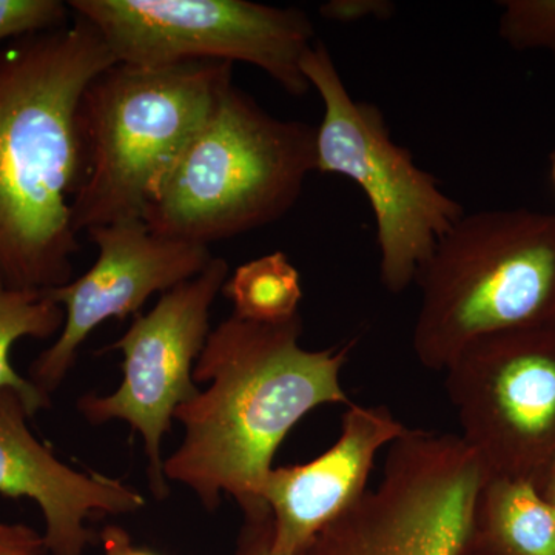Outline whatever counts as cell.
I'll use <instances>...</instances> for the list:
<instances>
[{"mask_svg":"<svg viewBox=\"0 0 555 555\" xmlns=\"http://www.w3.org/2000/svg\"><path fill=\"white\" fill-rule=\"evenodd\" d=\"M64 320V309L47 292L11 287L0 275V390H14L30 418L50 406V396L14 371L11 349L22 338L47 339L61 334Z\"/></svg>","mask_w":555,"mask_h":555,"instance_id":"9a60e30c","label":"cell"},{"mask_svg":"<svg viewBox=\"0 0 555 555\" xmlns=\"http://www.w3.org/2000/svg\"><path fill=\"white\" fill-rule=\"evenodd\" d=\"M459 555H555V511L532 480L488 478Z\"/></svg>","mask_w":555,"mask_h":555,"instance_id":"5bb4252c","label":"cell"},{"mask_svg":"<svg viewBox=\"0 0 555 555\" xmlns=\"http://www.w3.org/2000/svg\"><path fill=\"white\" fill-rule=\"evenodd\" d=\"M225 259L214 258L198 276L160 295L155 308L137 315L129 331L109 346L122 353V379L115 392L80 398L91 425L126 422L144 443L150 491L169 495L163 440L181 404L198 393L193 369L210 335V309L229 278Z\"/></svg>","mask_w":555,"mask_h":555,"instance_id":"30bf717a","label":"cell"},{"mask_svg":"<svg viewBox=\"0 0 555 555\" xmlns=\"http://www.w3.org/2000/svg\"><path fill=\"white\" fill-rule=\"evenodd\" d=\"M69 21L72 10L60 0H0V46L56 30Z\"/></svg>","mask_w":555,"mask_h":555,"instance_id":"ac0fdd59","label":"cell"},{"mask_svg":"<svg viewBox=\"0 0 555 555\" xmlns=\"http://www.w3.org/2000/svg\"><path fill=\"white\" fill-rule=\"evenodd\" d=\"M396 5L387 0H331L320 7L324 20L337 24H356L366 20H387Z\"/></svg>","mask_w":555,"mask_h":555,"instance_id":"d6986e66","label":"cell"},{"mask_svg":"<svg viewBox=\"0 0 555 555\" xmlns=\"http://www.w3.org/2000/svg\"><path fill=\"white\" fill-rule=\"evenodd\" d=\"M312 171L315 127L270 115L233 82L156 189L144 222L208 247L286 217Z\"/></svg>","mask_w":555,"mask_h":555,"instance_id":"277c9868","label":"cell"},{"mask_svg":"<svg viewBox=\"0 0 555 555\" xmlns=\"http://www.w3.org/2000/svg\"><path fill=\"white\" fill-rule=\"evenodd\" d=\"M232 83L233 64L218 61L169 67L116 62L91 80L78 109L76 232L144 221L156 189Z\"/></svg>","mask_w":555,"mask_h":555,"instance_id":"3957f363","label":"cell"},{"mask_svg":"<svg viewBox=\"0 0 555 555\" xmlns=\"http://www.w3.org/2000/svg\"><path fill=\"white\" fill-rule=\"evenodd\" d=\"M389 408L350 403L338 440L302 465L273 467L261 500L273 525V550L306 555L318 535L367 492L375 459L408 433Z\"/></svg>","mask_w":555,"mask_h":555,"instance_id":"7c38bea8","label":"cell"},{"mask_svg":"<svg viewBox=\"0 0 555 555\" xmlns=\"http://www.w3.org/2000/svg\"><path fill=\"white\" fill-rule=\"evenodd\" d=\"M98 258L83 275L46 291L64 309L60 337L30 367V382L51 396L75 366L80 346L104 321L137 315L210 264V248L153 232L142 219L87 230Z\"/></svg>","mask_w":555,"mask_h":555,"instance_id":"8fae6325","label":"cell"},{"mask_svg":"<svg viewBox=\"0 0 555 555\" xmlns=\"http://www.w3.org/2000/svg\"><path fill=\"white\" fill-rule=\"evenodd\" d=\"M104 540L108 555H156L147 550L130 546L129 539L119 529L108 528Z\"/></svg>","mask_w":555,"mask_h":555,"instance_id":"603a6c76","label":"cell"},{"mask_svg":"<svg viewBox=\"0 0 555 555\" xmlns=\"http://www.w3.org/2000/svg\"><path fill=\"white\" fill-rule=\"evenodd\" d=\"M238 542L233 555H281L273 550V525L269 509L243 514Z\"/></svg>","mask_w":555,"mask_h":555,"instance_id":"ffe728a7","label":"cell"},{"mask_svg":"<svg viewBox=\"0 0 555 555\" xmlns=\"http://www.w3.org/2000/svg\"><path fill=\"white\" fill-rule=\"evenodd\" d=\"M30 418L14 390H0V495L38 503L47 553L83 555L93 542L87 520L134 514L141 492L118 478L83 474L54 456L28 429Z\"/></svg>","mask_w":555,"mask_h":555,"instance_id":"4fadbf2b","label":"cell"},{"mask_svg":"<svg viewBox=\"0 0 555 555\" xmlns=\"http://www.w3.org/2000/svg\"><path fill=\"white\" fill-rule=\"evenodd\" d=\"M537 492L555 511V455L532 478Z\"/></svg>","mask_w":555,"mask_h":555,"instance_id":"7402d4cb","label":"cell"},{"mask_svg":"<svg viewBox=\"0 0 555 555\" xmlns=\"http://www.w3.org/2000/svg\"><path fill=\"white\" fill-rule=\"evenodd\" d=\"M222 294L233 317L248 323L283 324L299 317L301 276L283 251L244 262L229 275Z\"/></svg>","mask_w":555,"mask_h":555,"instance_id":"2e32d148","label":"cell"},{"mask_svg":"<svg viewBox=\"0 0 555 555\" xmlns=\"http://www.w3.org/2000/svg\"><path fill=\"white\" fill-rule=\"evenodd\" d=\"M500 5L499 33L507 46L555 56V0H505Z\"/></svg>","mask_w":555,"mask_h":555,"instance_id":"e0dca14e","label":"cell"},{"mask_svg":"<svg viewBox=\"0 0 555 555\" xmlns=\"http://www.w3.org/2000/svg\"><path fill=\"white\" fill-rule=\"evenodd\" d=\"M43 534L24 524L0 521V555H43Z\"/></svg>","mask_w":555,"mask_h":555,"instance_id":"44dd1931","label":"cell"},{"mask_svg":"<svg viewBox=\"0 0 555 555\" xmlns=\"http://www.w3.org/2000/svg\"><path fill=\"white\" fill-rule=\"evenodd\" d=\"M550 170H551V182H553L554 193H555V147L550 155Z\"/></svg>","mask_w":555,"mask_h":555,"instance_id":"cb8c5ba5","label":"cell"},{"mask_svg":"<svg viewBox=\"0 0 555 555\" xmlns=\"http://www.w3.org/2000/svg\"><path fill=\"white\" fill-rule=\"evenodd\" d=\"M301 332V317L257 324L232 315L208 335L193 369L207 389L175 412L184 436L164 460L166 480L189 488L207 511L222 494L243 514L269 509L262 486L287 434L313 409L352 403L341 371L353 343L308 350Z\"/></svg>","mask_w":555,"mask_h":555,"instance_id":"7a4b0ae2","label":"cell"},{"mask_svg":"<svg viewBox=\"0 0 555 555\" xmlns=\"http://www.w3.org/2000/svg\"><path fill=\"white\" fill-rule=\"evenodd\" d=\"M113 64L96 28L73 13L65 27L0 46V275L11 287L46 292L73 280L78 109Z\"/></svg>","mask_w":555,"mask_h":555,"instance_id":"6da1fadb","label":"cell"},{"mask_svg":"<svg viewBox=\"0 0 555 555\" xmlns=\"http://www.w3.org/2000/svg\"><path fill=\"white\" fill-rule=\"evenodd\" d=\"M488 478L462 437L409 427L390 444L377 488L306 555H459Z\"/></svg>","mask_w":555,"mask_h":555,"instance_id":"ba28073f","label":"cell"},{"mask_svg":"<svg viewBox=\"0 0 555 555\" xmlns=\"http://www.w3.org/2000/svg\"><path fill=\"white\" fill-rule=\"evenodd\" d=\"M415 283L422 302L412 346L430 371H444L477 339L555 323V214H465Z\"/></svg>","mask_w":555,"mask_h":555,"instance_id":"5b68a950","label":"cell"},{"mask_svg":"<svg viewBox=\"0 0 555 555\" xmlns=\"http://www.w3.org/2000/svg\"><path fill=\"white\" fill-rule=\"evenodd\" d=\"M68 7L96 28L118 64L243 62L292 96L312 90L301 64L315 28L302 10L248 0H73Z\"/></svg>","mask_w":555,"mask_h":555,"instance_id":"52a82bcc","label":"cell"},{"mask_svg":"<svg viewBox=\"0 0 555 555\" xmlns=\"http://www.w3.org/2000/svg\"><path fill=\"white\" fill-rule=\"evenodd\" d=\"M444 372L488 477L532 480L555 455V323L477 339Z\"/></svg>","mask_w":555,"mask_h":555,"instance_id":"9c48e42d","label":"cell"},{"mask_svg":"<svg viewBox=\"0 0 555 555\" xmlns=\"http://www.w3.org/2000/svg\"><path fill=\"white\" fill-rule=\"evenodd\" d=\"M301 69L324 107L317 171L339 175L363 190L377 224L379 280L390 294H401L465 208L393 141L382 109L350 96L323 42H313Z\"/></svg>","mask_w":555,"mask_h":555,"instance_id":"8992f818","label":"cell"}]
</instances>
